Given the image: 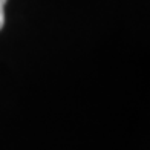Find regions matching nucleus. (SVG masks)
I'll list each match as a JSON object with an SVG mask.
<instances>
[{"mask_svg": "<svg viewBox=\"0 0 150 150\" xmlns=\"http://www.w3.org/2000/svg\"><path fill=\"white\" fill-rule=\"evenodd\" d=\"M8 0H0V29L3 28L5 25V5Z\"/></svg>", "mask_w": 150, "mask_h": 150, "instance_id": "1", "label": "nucleus"}]
</instances>
